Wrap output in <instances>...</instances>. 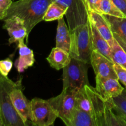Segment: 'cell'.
<instances>
[{"label": "cell", "instance_id": "1", "mask_svg": "<svg viewBox=\"0 0 126 126\" xmlns=\"http://www.w3.org/2000/svg\"><path fill=\"white\" fill-rule=\"evenodd\" d=\"M52 0H19L12 1L6 18L16 16L23 20L27 28L26 41L34 27L43 20V17ZM5 18V19H6ZM4 19V20H5Z\"/></svg>", "mask_w": 126, "mask_h": 126}, {"label": "cell", "instance_id": "2", "mask_svg": "<svg viewBox=\"0 0 126 126\" xmlns=\"http://www.w3.org/2000/svg\"><path fill=\"white\" fill-rule=\"evenodd\" d=\"M70 32V54L71 57L87 64L91 63V57L93 49L89 17L87 23L78 26Z\"/></svg>", "mask_w": 126, "mask_h": 126}, {"label": "cell", "instance_id": "3", "mask_svg": "<svg viewBox=\"0 0 126 126\" xmlns=\"http://www.w3.org/2000/svg\"><path fill=\"white\" fill-rule=\"evenodd\" d=\"M17 85L3 76L0 79V110L4 126H27L25 123L15 109L10 97V92Z\"/></svg>", "mask_w": 126, "mask_h": 126}, {"label": "cell", "instance_id": "4", "mask_svg": "<svg viewBox=\"0 0 126 126\" xmlns=\"http://www.w3.org/2000/svg\"><path fill=\"white\" fill-rule=\"evenodd\" d=\"M78 91L71 88H63L59 95L47 100L55 110L58 118L67 126H71L73 115L78 108L76 96Z\"/></svg>", "mask_w": 126, "mask_h": 126}, {"label": "cell", "instance_id": "5", "mask_svg": "<svg viewBox=\"0 0 126 126\" xmlns=\"http://www.w3.org/2000/svg\"><path fill=\"white\" fill-rule=\"evenodd\" d=\"M87 63L71 57L70 63L63 68V88L79 90L90 85Z\"/></svg>", "mask_w": 126, "mask_h": 126}, {"label": "cell", "instance_id": "6", "mask_svg": "<svg viewBox=\"0 0 126 126\" xmlns=\"http://www.w3.org/2000/svg\"><path fill=\"white\" fill-rule=\"evenodd\" d=\"M52 1L67 9L65 16L70 32L88 21L90 11L87 0H52Z\"/></svg>", "mask_w": 126, "mask_h": 126}, {"label": "cell", "instance_id": "7", "mask_svg": "<svg viewBox=\"0 0 126 126\" xmlns=\"http://www.w3.org/2000/svg\"><path fill=\"white\" fill-rule=\"evenodd\" d=\"M31 102L33 126L54 125L58 116L49 101L34 98L31 100Z\"/></svg>", "mask_w": 126, "mask_h": 126}, {"label": "cell", "instance_id": "8", "mask_svg": "<svg viewBox=\"0 0 126 126\" xmlns=\"http://www.w3.org/2000/svg\"><path fill=\"white\" fill-rule=\"evenodd\" d=\"M11 101L15 109L25 123L26 125H32V102L23 93L21 80L17 81L16 87L10 92Z\"/></svg>", "mask_w": 126, "mask_h": 126}, {"label": "cell", "instance_id": "9", "mask_svg": "<svg viewBox=\"0 0 126 126\" xmlns=\"http://www.w3.org/2000/svg\"><path fill=\"white\" fill-rule=\"evenodd\" d=\"M91 64L95 76L118 79L114 69V63L95 50H93L91 54Z\"/></svg>", "mask_w": 126, "mask_h": 126}, {"label": "cell", "instance_id": "10", "mask_svg": "<svg viewBox=\"0 0 126 126\" xmlns=\"http://www.w3.org/2000/svg\"><path fill=\"white\" fill-rule=\"evenodd\" d=\"M95 89L105 100L120 95L124 90L119 79L96 76Z\"/></svg>", "mask_w": 126, "mask_h": 126}, {"label": "cell", "instance_id": "11", "mask_svg": "<svg viewBox=\"0 0 126 126\" xmlns=\"http://www.w3.org/2000/svg\"><path fill=\"white\" fill-rule=\"evenodd\" d=\"M3 28L6 29L8 32L9 44L18 42L27 37V28L23 20L16 16L6 18L4 20Z\"/></svg>", "mask_w": 126, "mask_h": 126}, {"label": "cell", "instance_id": "12", "mask_svg": "<svg viewBox=\"0 0 126 126\" xmlns=\"http://www.w3.org/2000/svg\"><path fill=\"white\" fill-rule=\"evenodd\" d=\"M89 17L101 35L105 39L111 47L114 41V37L109 23L104 15L99 12L91 11Z\"/></svg>", "mask_w": 126, "mask_h": 126}, {"label": "cell", "instance_id": "13", "mask_svg": "<svg viewBox=\"0 0 126 126\" xmlns=\"http://www.w3.org/2000/svg\"><path fill=\"white\" fill-rule=\"evenodd\" d=\"M18 48L19 57L16 60L15 66L18 72L22 73L33 66L34 63V56L33 50L25 44L24 39H21L18 42Z\"/></svg>", "mask_w": 126, "mask_h": 126}, {"label": "cell", "instance_id": "14", "mask_svg": "<svg viewBox=\"0 0 126 126\" xmlns=\"http://www.w3.org/2000/svg\"><path fill=\"white\" fill-rule=\"evenodd\" d=\"M90 24H91V34H92V49L93 50L98 52L100 54H102L109 60L113 61L111 55V47L108 44V42L105 40L104 38L101 35L100 32L94 25L90 18Z\"/></svg>", "mask_w": 126, "mask_h": 126}, {"label": "cell", "instance_id": "15", "mask_svg": "<svg viewBox=\"0 0 126 126\" xmlns=\"http://www.w3.org/2000/svg\"><path fill=\"white\" fill-rule=\"evenodd\" d=\"M71 46V32L63 17L58 20L56 34V46L70 53Z\"/></svg>", "mask_w": 126, "mask_h": 126}, {"label": "cell", "instance_id": "16", "mask_svg": "<svg viewBox=\"0 0 126 126\" xmlns=\"http://www.w3.org/2000/svg\"><path fill=\"white\" fill-rule=\"evenodd\" d=\"M71 59L70 53L57 47L52 49L49 55L46 58L50 66L57 70L65 67L70 63Z\"/></svg>", "mask_w": 126, "mask_h": 126}, {"label": "cell", "instance_id": "17", "mask_svg": "<svg viewBox=\"0 0 126 126\" xmlns=\"http://www.w3.org/2000/svg\"><path fill=\"white\" fill-rule=\"evenodd\" d=\"M103 15L109 23L113 34L119 36L126 43V17H119Z\"/></svg>", "mask_w": 126, "mask_h": 126}, {"label": "cell", "instance_id": "18", "mask_svg": "<svg viewBox=\"0 0 126 126\" xmlns=\"http://www.w3.org/2000/svg\"><path fill=\"white\" fill-rule=\"evenodd\" d=\"M76 96L78 107L89 113L95 118L92 99L86 86L79 89L76 92Z\"/></svg>", "mask_w": 126, "mask_h": 126}, {"label": "cell", "instance_id": "19", "mask_svg": "<svg viewBox=\"0 0 126 126\" xmlns=\"http://www.w3.org/2000/svg\"><path fill=\"white\" fill-rule=\"evenodd\" d=\"M71 126H97L94 117L78 107L73 115Z\"/></svg>", "mask_w": 126, "mask_h": 126}, {"label": "cell", "instance_id": "20", "mask_svg": "<svg viewBox=\"0 0 126 126\" xmlns=\"http://www.w3.org/2000/svg\"><path fill=\"white\" fill-rule=\"evenodd\" d=\"M67 9L62 7L55 2H52L47 9L43 20L46 22H52V21L59 20L63 17L64 15L66 14Z\"/></svg>", "mask_w": 126, "mask_h": 126}, {"label": "cell", "instance_id": "21", "mask_svg": "<svg viewBox=\"0 0 126 126\" xmlns=\"http://www.w3.org/2000/svg\"><path fill=\"white\" fill-rule=\"evenodd\" d=\"M111 55L113 62L126 70V52L116 39L111 47Z\"/></svg>", "mask_w": 126, "mask_h": 126}, {"label": "cell", "instance_id": "22", "mask_svg": "<svg viewBox=\"0 0 126 126\" xmlns=\"http://www.w3.org/2000/svg\"><path fill=\"white\" fill-rule=\"evenodd\" d=\"M99 12L102 14L124 17V15L117 8L111 0H101L99 4Z\"/></svg>", "mask_w": 126, "mask_h": 126}, {"label": "cell", "instance_id": "23", "mask_svg": "<svg viewBox=\"0 0 126 126\" xmlns=\"http://www.w3.org/2000/svg\"><path fill=\"white\" fill-rule=\"evenodd\" d=\"M114 110L126 116V88H124L120 95L109 100Z\"/></svg>", "mask_w": 126, "mask_h": 126}, {"label": "cell", "instance_id": "24", "mask_svg": "<svg viewBox=\"0 0 126 126\" xmlns=\"http://www.w3.org/2000/svg\"><path fill=\"white\" fill-rule=\"evenodd\" d=\"M13 62L10 58L0 60V73L4 76H7L11 70Z\"/></svg>", "mask_w": 126, "mask_h": 126}, {"label": "cell", "instance_id": "25", "mask_svg": "<svg viewBox=\"0 0 126 126\" xmlns=\"http://www.w3.org/2000/svg\"><path fill=\"white\" fill-rule=\"evenodd\" d=\"M12 0H0V20H4Z\"/></svg>", "mask_w": 126, "mask_h": 126}, {"label": "cell", "instance_id": "26", "mask_svg": "<svg viewBox=\"0 0 126 126\" xmlns=\"http://www.w3.org/2000/svg\"><path fill=\"white\" fill-rule=\"evenodd\" d=\"M114 69L118 75V79L126 86V70L118 64L114 63Z\"/></svg>", "mask_w": 126, "mask_h": 126}, {"label": "cell", "instance_id": "27", "mask_svg": "<svg viewBox=\"0 0 126 126\" xmlns=\"http://www.w3.org/2000/svg\"><path fill=\"white\" fill-rule=\"evenodd\" d=\"M111 1L126 17V0H111Z\"/></svg>", "mask_w": 126, "mask_h": 126}, {"label": "cell", "instance_id": "28", "mask_svg": "<svg viewBox=\"0 0 126 126\" xmlns=\"http://www.w3.org/2000/svg\"><path fill=\"white\" fill-rule=\"evenodd\" d=\"M101 0H87L89 11L99 12V4Z\"/></svg>", "mask_w": 126, "mask_h": 126}, {"label": "cell", "instance_id": "29", "mask_svg": "<svg viewBox=\"0 0 126 126\" xmlns=\"http://www.w3.org/2000/svg\"><path fill=\"white\" fill-rule=\"evenodd\" d=\"M114 34V38L116 39L117 41L119 43V44H120L121 46L123 47V49L125 50V52H126V43L123 40V39H121V38H120V37L119 36H118L117 34Z\"/></svg>", "mask_w": 126, "mask_h": 126}, {"label": "cell", "instance_id": "30", "mask_svg": "<svg viewBox=\"0 0 126 126\" xmlns=\"http://www.w3.org/2000/svg\"><path fill=\"white\" fill-rule=\"evenodd\" d=\"M0 126H4L3 120H2V114H1V110H0Z\"/></svg>", "mask_w": 126, "mask_h": 126}, {"label": "cell", "instance_id": "31", "mask_svg": "<svg viewBox=\"0 0 126 126\" xmlns=\"http://www.w3.org/2000/svg\"><path fill=\"white\" fill-rule=\"evenodd\" d=\"M2 76H3V75H1V73H0V79H1L2 78Z\"/></svg>", "mask_w": 126, "mask_h": 126}]
</instances>
